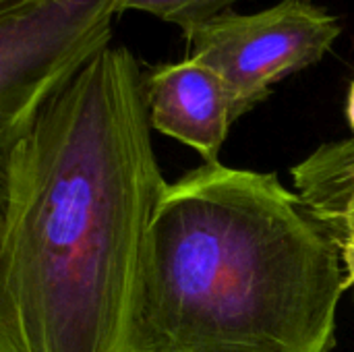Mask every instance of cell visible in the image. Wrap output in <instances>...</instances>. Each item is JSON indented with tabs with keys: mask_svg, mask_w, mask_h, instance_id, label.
<instances>
[{
	"mask_svg": "<svg viewBox=\"0 0 354 352\" xmlns=\"http://www.w3.org/2000/svg\"><path fill=\"white\" fill-rule=\"evenodd\" d=\"M127 46L95 52L19 145L0 216V352H133L147 230L166 189Z\"/></svg>",
	"mask_w": 354,
	"mask_h": 352,
	"instance_id": "obj_1",
	"label": "cell"
},
{
	"mask_svg": "<svg viewBox=\"0 0 354 352\" xmlns=\"http://www.w3.org/2000/svg\"><path fill=\"white\" fill-rule=\"evenodd\" d=\"M342 251L276 172L203 162L147 230L133 352H332Z\"/></svg>",
	"mask_w": 354,
	"mask_h": 352,
	"instance_id": "obj_2",
	"label": "cell"
},
{
	"mask_svg": "<svg viewBox=\"0 0 354 352\" xmlns=\"http://www.w3.org/2000/svg\"><path fill=\"white\" fill-rule=\"evenodd\" d=\"M116 0H27L0 15V216L15 154L48 100L112 44Z\"/></svg>",
	"mask_w": 354,
	"mask_h": 352,
	"instance_id": "obj_3",
	"label": "cell"
},
{
	"mask_svg": "<svg viewBox=\"0 0 354 352\" xmlns=\"http://www.w3.org/2000/svg\"><path fill=\"white\" fill-rule=\"evenodd\" d=\"M340 31V19L311 0H282L253 15L226 10L185 31V37L187 56L214 68L228 85L236 122L276 83L317 64Z\"/></svg>",
	"mask_w": 354,
	"mask_h": 352,
	"instance_id": "obj_4",
	"label": "cell"
},
{
	"mask_svg": "<svg viewBox=\"0 0 354 352\" xmlns=\"http://www.w3.org/2000/svg\"><path fill=\"white\" fill-rule=\"evenodd\" d=\"M145 100L153 131L193 147L203 162H220L234 124L232 95L207 64L185 58L145 73Z\"/></svg>",
	"mask_w": 354,
	"mask_h": 352,
	"instance_id": "obj_5",
	"label": "cell"
},
{
	"mask_svg": "<svg viewBox=\"0 0 354 352\" xmlns=\"http://www.w3.org/2000/svg\"><path fill=\"white\" fill-rule=\"evenodd\" d=\"M292 183L338 243L354 288V137L317 147L292 168Z\"/></svg>",
	"mask_w": 354,
	"mask_h": 352,
	"instance_id": "obj_6",
	"label": "cell"
},
{
	"mask_svg": "<svg viewBox=\"0 0 354 352\" xmlns=\"http://www.w3.org/2000/svg\"><path fill=\"white\" fill-rule=\"evenodd\" d=\"M234 2L239 0H116V10L118 15L127 10L147 12L189 31L230 10Z\"/></svg>",
	"mask_w": 354,
	"mask_h": 352,
	"instance_id": "obj_7",
	"label": "cell"
},
{
	"mask_svg": "<svg viewBox=\"0 0 354 352\" xmlns=\"http://www.w3.org/2000/svg\"><path fill=\"white\" fill-rule=\"evenodd\" d=\"M346 118H348V124H351V131H353V137H354V81L351 83V89H348V100H346Z\"/></svg>",
	"mask_w": 354,
	"mask_h": 352,
	"instance_id": "obj_8",
	"label": "cell"
},
{
	"mask_svg": "<svg viewBox=\"0 0 354 352\" xmlns=\"http://www.w3.org/2000/svg\"><path fill=\"white\" fill-rule=\"evenodd\" d=\"M25 2H27V0H0V15H4V12L12 10V8H17V6L25 4Z\"/></svg>",
	"mask_w": 354,
	"mask_h": 352,
	"instance_id": "obj_9",
	"label": "cell"
}]
</instances>
